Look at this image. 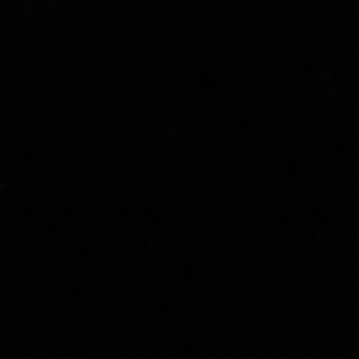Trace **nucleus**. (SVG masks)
<instances>
[]
</instances>
